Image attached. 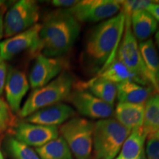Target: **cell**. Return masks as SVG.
<instances>
[{"instance_id": "ffe728a7", "label": "cell", "mask_w": 159, "mask_h": 159, "mask_svg": "<svg viewBox=\"0 0 159 159\" xmlns=\"http://www.w3.org/2000/svg\"><path fill=\"white\" fill-rule=\"evenodd\" d=\"M143 61L152 78V85L156 92L159 91V56L153 41L150 39L139 43Z\"/></svg>"}, {"instance_id": "ac0fdd59", "label": "cell", "mask_w": 159, "mask_h": 159, "mask_svg": "<svg viewBox=\"0 0 159 159\" xmlns=\"http://www.w3.org/2000/svg\"><path fill=\"white\" fill-rule=\"evenodd\" d=\"M131 29L136 40L140 42L147 41L158 29V21L146 10H142L130 16Z\"/></svg>"}, {"instance_id": "9c48e42d", "label": "cell", "mask_w": 159, "mask_h": 159, "mask_svg": "<svg viewBox=\"0 0 159 159\" xmlns=\"http://www.w3.org/2000/svg\"><path fill=\"white\" fill-rule=\"evenodd\" d=\"M41 25L36 24L27 30L21 32L0 42V55L5 61H8L16 55L28 51L33 53L41 50L40 37Z\"/></svg>"}, {"instance_id": "3957f363", "label": "cell", "mask_w": 159, "mask_h": 159, "mask_svg": "<svg viewBox=\"0 0 159 159\" xmlns=\"http://www.w3.org/2000/svg\"><path fill=\"white\" fill-rule=\"evenodd\" d=\"M74 76L64 70L48 84L33 89L25 101L19 114L26 118L40 109L50 106L68 99L75 85Z\"/></svg>"}, {"instance_id": "7a4b0ae2", "label": "cell", "mask_w": 159, "mask_h": 159, "mask_svg": "<svg viewBox=\"0 0 159 159\" xmlns=\"http://www.w3.org/2000/svg\"><path fill=\"white\" fill-rule=\"evenodd\" d=\"M80 30V23L66 9L49 13L40 31L43 55L59 57L66 54L78 39Z\"/></svg>"}, {"instance_id": "f546056e", "label": "cell", "mask_w": 159, "mask_h": 159, "mask_svg": "<svg viewBox=\"0 0 159 159\" xmlns=\"http://www.w3.org/2000/svg\"><path fill=\"white\" fill-rule=\"evenodd\" d=\"M7 11V5L5 2L0 6V40L4 36V19Z\"/></svg>"}, {"instance_id": "4fadbf2b", "label": "cell", "mask_w": 159, "mask_h": 159, "mask_svg": "<svg viewBox=\"0 0 159 159\" xmlns=\"http://www.w3.org/2000/svg\"><path fill=\"white\" fill-rule=\"evenodd\" d=\"M29 89V81L25 73L13 67H10L7 69L5 89L7 105L12 112L19 113L22 99Z\"/></svg>"}, {"instance_id": "83f0119b", "label": "cell", "mask_w": 159, "mask_h": 159, "mask_svg": "<svg viewBox=\"0 0 159 159\" xmlns=\"http://www.w3.org/2000/svg\"><path fill=\"white\" fill-rule=\"evenodd\" d=\"M7 74V67L5 61L0 55V95L2 94Z\"/></svg>"}, {"instance_id": "5bb4252c", "label": "cell", "mask_w": 159, "mask_h": 159, "mask_svg": "<svg viewBox=\"0 0 159 159\" xmlns=\"http://www.w3.org/2000/svg\"><path fill=\"white\" fill-rule=\"evenodd\" d=\"M75 115L76 111L70 105L57 103L35 111L26 117L25 121L32 124L57 127L73 118Z\"/></svg>"}, {"instance_id": "4dcf8cb0", "label": "cell", "mask_w": 159, "mask_h": 159, "mask_svg": "<svg viewBox=\"0 0 159 159\" xmlns=\"http://www.w3.org/2000/svg\"><path fill=\"white\" fill-rule=\"evenodd\" d=\"M146 11H148L155 18V19L159 22V5L152 2L150 5L147 7Z\"/></svg>"}, {"instance_id": "d590c367", "label": "cell", "mask_w": 159, "mask_h": 159, "mask_svg": "<svg viewBox=\"0 0 159 159\" xmlns=\"http://www.w3.org/2000/svg\"><path fill=\"white\" fill-rule=\"evenodd\" d=\"M153 3H156V4H158L159 5V0H156V1H152Z\"/></svg>"}, {"instance_id": "d4e9b609", "label": "cell", "mask_w": 159, "mask_h": 159, "mask_svg": "<svg viewBox=\"0 0 159 159\" xmlns=\"http://www.w3.org/2000/svg\"><path fill=\"white\" fill-rule=\"evenodd\" d=\"M13 121L14 119L9 105L0 97V134L11 128Z\"/></svg>"}, {"instance_id": "8d00e7d4", "label": "cell", "mask_w": 159, "mask_h": 159, "mask_svg": "<svg viewBox=\"0 0 159 159\" xmlns=\"http://www.w3.org/2000/svg\"><path fill=\"white\" fill-rule=\"evenodd\" d=\"M5 1H0V6H2V5L3 4L5 3Z\"/></svg>"}, {"instance_id": "2e32d148", "label": "cell", "mask_w": 159, "mask_h": 159, "mask_svg": "<svg viewBox=\"0 0 159 159\" xmlns=\"http://www.w3.org/2000/svg\"><path fill=\"white\" fill-rule=\"evenodd\" d=\"M116 98L119 102L144 104L156 91L152 86L126 81L116 84Z\"/></svg>"}, {"instance_id": "7402d4cb", "label": "cell", "mask_w": 159, "mask_h": 159, "mask_svg": "<svg viewBox=\"0 0 159 159\" xmlns=\"http://www.w3.org/2000/svg\"><path fill=\"white\" fill-rule=\"evenodd\" d=\"M143 130L148 138L159 130V93L151 95L144 103V116Z\"/></svg>"}, {"instance_id": "603a6c76", "label": "cell", "mask_w": 159, "mask_h": 159, "mask_svg": "<svg viewBox=\"0 0 159 159\" xmlns=\"http://www.w3.org/2000/svg\"><path fill=\"white\" fill-rule=\"evenodd\" d=\"M35 151L41 159H74L70 149L62 136H58Z\"/></svg>"}, {"instance_id": "f35d334b", "label": "cell", "mask_w": 159, "mask_h": 159, "mask_svg": "<svg viewBox=\"0 0 159 159\" xmlns=\"http://www.w3.org/2000/svg\"><path fill=\"white\" fill-rule=\"evenodd\" d=\"M158 132H159V130H158Z\"/></svg>"}, {"instance_id": "1f68e13d", "label": "cell", "mask_w": 159, "mask_h": 159, "mask_svg": "<svg viewBox=\"0 0 159 159\" xmlns=\"http://www.w3.org/2000/svg\"><path fill=\"white\" fill-rule=\"evenodd\" d=\"M136 159H147V156H146V153H145V150H144L141 152L140 155L138 156V158Z\"/></svg>"}, {"instance_id": "d6a6232c", "label": "cell", "mask_w": 159, "mask_h": 159, "mask_svg": "<svg viewBox=\"0 0 159 159\" xmlns=\"http://www.w3.org/2000/svg\"><path fill=\"white\" fill-rule=\"evenodd\" d=\"M156 43H157V45H158V49H159V30L157 31V33L156 34Z\"/></svg>"}, {"instance_id": "277c9868", "label": "cell", "mask_w": 159, "mask_h": 159, "mask_svg": "<svg viewBox=\"0 0 159 159\" xmlns=\"http://www.w3.org/2000/svg\"><path fill=\"white\" fill-rule=\"evenodd\" d=\"M130 130L115 119H99L94 125L93 152L94 159H114Z\"/></svg>"}, {"instance_id": "836d02e7", "label": "cell", "mask_w": 159, "mask_h": 159, "mask_svg": "<svg viewBox=\"0 0 159 159\" xmlns=\"http://www.w3.org/2000/svg\"><path fill=\"white\" fill-rule=\"evenodd\" d=\"M150 138H156V139H159V132L156 133V134H155L153 136H152L151 137H150Z\"/></svg>"}, {"instance_id": "9a60e30c", "label": "cell", "mask_w": 159, "mask_h": 159, "mask_svg": "<svg viewBox=\"0 0 159 159\" xmlns=\"http://www.w3.org/2000/svg\"><path fill=\"white\" fill-rule=\"evenodd\" d=\"M74 88L90 92L97 98L114 106L116 98V84L108 80L97 76L86 82L75 83Z\"/></svg>"}, {"instance_id": "8fae6325", "label": "cell", "mask_w": 159, "mask_h": 159, "mask_svg": "<svg viewBox=\"0 0 159 159\" xmlns=\"http://www.w3.org/2000/svg\"><path fill=\"white\" fill-rule=\"evenodd\" d=\"M68 100L79 114L92 119H108L114 114V106L97 98L89 91L75 89Z\"/></svg>"}, {"instance_id": "5b68a950", "label": "cell", "mask_w": 159, "mask_h": 159, "mask_svg": "<svg viewBox=\"0 0 159 159\" xmlns=\"http://www.w3.org/2000/svg\"><path fill=\"white\" fill-rule=\"evenodd\" d=\"M94 123L73 117L61 125L60 133L77 159H90L93 150Z\"/></svg>"}, {"instance_id": "e0dca14e", "label": "cell", "mask_w": 159, "mask_h": 159, "mask_svg": "<svg viewBox=\"0 0 159 159\" xmlns=\"http://www.w3.org/2000/svg\"><path fill=\"white\" fill-rule=\"evenodd\" d=\"M115 119L122 126L132 130L143 125L144 104L119 102L114 111Z\"/></svg>"}, {"instance_id": "484cf974", "label": "cell", "mask_w": 159, "mask_h": 159, "mask_svg": "<svg viewBox=\"0 0 159 159\" xmlns=\"http://www.w3.org/2000/svg\"><path fill=\"white\" fill-rule=\"evenodd\" d=\"M151 2H152V1H148V0H127V1H122L121 11H122L125 15L130 16L135 12L146 10Z\"/></svg>"}, {"instance_id": "6da1fadb", "label": "cell", "mask_w": 159, "mask_h": 159, "mask_svg": "<svg viewBox=\"0 0 159 159\" xmlns=\"http://www.w3.org/2000/svg\"><path fill=\"white\" fill-rule=\"evenodd\" d=\"M125 16L120 11L91 29L85 42V55L89 65L100 71L114 61L125 30Z\"/></svg>"}, {"instance_id": "d6986e66", "label": "cell", "mask_w": 159, "mask_h": 159, "mask_svg": "<svg viewBox=\"0 0 159 159\" xmlns=\"http://www.w3.org/2000/svg\"><path fill=\"white\" fill-rule=\"evenodd\" d=\"M97 76L108 80L115 84L130 81V82L145 85L142 80L134 72H132L117 57H115L112 62L109 63L102 71H99L97 74Z\"/></svg>"}, {"instance_id": "cb8c5ba5", "label": "cell", "mask_w": 159, "mask_h": 159, "mask_svg": "<svg viewBox=\"0 0 159 159\" xmlns=\"http://www.w3.org/2000/svg\"><path fill=\"white\" fill-rule=\"evenodd\" d=\"M6 148L13 159H41L36 151L13 136L7 139Z\"/></svg>"}, {"instance_id": "4316f807", "label": "cell", "mask_w": 159, "mask_h": 159, "mask_svg": "<svg viewBox=\"0 0 159 159\" xmlns=\"http://www.w3.org/2000/svg\"><path fill=\"white\" fill-rule=\"evenodd\" d=\"M147 159H159V139L149 138L146 145Z\"/></svg>"}, {"instance_id": "44dd1931", "label": "cell", "mask_w": 159, "mask_h": 159, "mask_svg": "<svg viewBox=\"0 0 159 159\" xmlns=\"http://www.w3.org/2000/svg\"><path fill=\"white\" fill-rule=\"evenodd\" d=\"M148 134L142 127L134 129L125 139L120 150L119 157L121 159H136L144 150V142Z\"/></svg>"}, {"instance_id": "30bf717a", "label": "cell", "mask_w": 159, "mask_h": 159, "mask_svg": "<svg viewBox=\"0 0 159 159\" xmlns=\"http://www.w3.org/2000/svg\"><path fill=\"white\" fill-rule=\"evenodd\" d=\"M66 65V62L61 57L37 55L29 74L32 89H36L48 84L65 70Z\"/></svg>"}, {"instance_id": "f1b7e54d", "label": "cell", "mask_w": 159, "mask_h": 159, "mask_svg": "<svg viewBox=\"0 0 159 159\" xmlns=\"http://www.w3.org/2000/svg\"><path fill=\"white\" fill-rule=\"evenodd\" d=\"M51 2L52 5L59 7L60 9H69L76 5L78 2V1H75V0H53Z\"/></svg>"}, {"instance_id": "e575fe53", "label": "cell", "mask_w": 159, "mask_h": 159, "mask_svg": "<svg viewBox=\"0 0 159 159\" xmlns=\"http://www.w3.org/2000/svg\"><path fill=\"white\" fill-rule=\"evenodd\" d=\"M0 159H4L2 152V151H1V148H0Z\"/></svg>"}, {"instance_id": "52a82bcc", "label": "cell", "mask_w": 159, "mask_h": 159, "mask_svg": "<svg viewBox=\"0 0 159 159\" xmlns=\"http://www.w3.org/2000/svg\"><path fill=\"white\" fill-rule=\"evenodd\" d=\"M40 9L37 2L33 0L18 1L6 13L4 19V36L6 38L27 30L36 25Z\"/></svg>"}, {"instance_id": "ba28073f", "label": "cell", "mask_w": 159, "mask_h": 159, "mask_svg": "<svg viewBox=\"0 0 159 159\" xmlns=\"http://www.w3.org/2000/svg\"><path fill=\"white\" fill-rule=\"evenodd\" d=\"M121 9L119 0H83L66 10L80 23H94L114 17Z\"/></svg>"}, {"instance_id": "74e56055", "label": "cell", "mask_w": 159, "mask_h": 159, "mask_svg": "<svg viewBox=\"0 0 159 159\" xmlns=\"http://www.w3.org/2000/svg\"><path fill=\"white\" fill-rule=\"evenodd\" d=\"M114 159H121V158H120V157L118 156V157H117V158H115Z\"/></svg>"}, {"instance_id": "7c38bea8", "label": "cell", "mask_w": 159, "mask_h": 159, "mask_svg": "<svg viewBox=\"0 0 159 159\" xmlns=\"http://www.w3.org/2000/svg\"><path fill=\"white\" fill-rule=\"evenodd\" d=\"M14 137L29 147L40 148L58 137V129L55 126L19 122L13 126Z\"/></svg>"}, {"instance_id": "ab89813d", "label": "cell", "mask_w": 159, "mask_h": 159, "mask_svg": "<svg viewBox=\"0 0 159 159\" xmlns=\"http://www.w3.org/2000/svg\"><path fill=\"white\" fill-rule=\"evenodd\" d=\"M158 93H159V91H158Z\"/></svg>"}, {"instance_id": "8992f818", "label": "cell", "mask_w": 159, "mask_h": 159, "mask_svg": "<svg viewBox=\"0 0 159 159\" xmlns=\"http://www.w3.org/2000/svg\"><path fill=\"white\" fill-rule=\"evenodd\" d=\"M125 16L124 34L119 43L116 57L142 80L145 85L152 86V78L145 66L139 43L131 29L130 16L126 15Z\"/></svg>"}]
</instances>
